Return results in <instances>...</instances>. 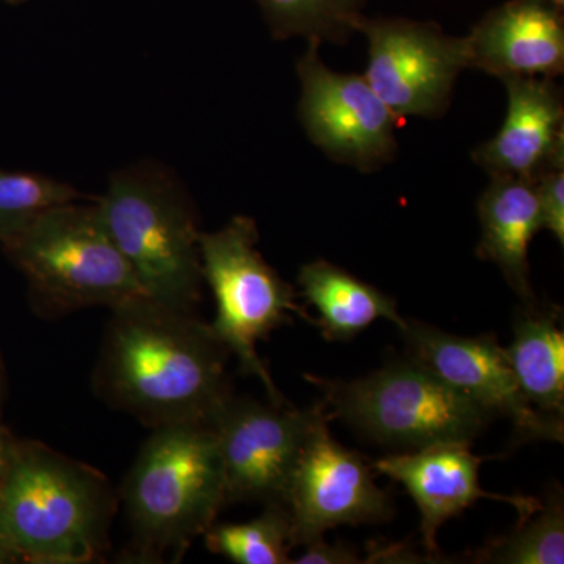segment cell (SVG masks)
Instances as JSON below:
<instances>
[{
  "instance_id": "cell-21",
  "label": "cell",
  "mask_w": 564,
  "mask_h": 564,
  "mask_svg": "<svg viewBox=\"0 0 564 564\" xmlns=\"http://www.w3.org/2000/svg\"><path fill=\"white\" fill-rule=\"evenodd\" d=\"M259 518L245 524H214L204 533L212 554L239 564L292 563V521L282 505H265Z\"/></svg>"
},
{
  "instance_id": "cell-18",
  "label": "cell",
  "mask_w": 564,
  "mask_h": 564,
  "mask_svg": "<svg viewBox=\"0 0 564 564\" xmlns=\"http://www.w3.org/2000/svg\"><path fill=\"white\" fill-rule=\"evenodd\" d=\"M299 285L321 314L315 325L328 340H350L380 318L395 323L399 329L406 322L391 296L322 259L302 267Z\"/></svg>"
},
{
  "instance_id": "cell-2",
  "label": "cell",
  "mask_w": 564,
  "mask_h": 564,
  "mask_svg": "<svg viewBox=\"0 0 564 564\" xmlns=\"http://www.w3.org/2000/svg\"><path fill=\"white\" fill-rule=\"evenodd\" d=\"M118 500L106 475L41 443L17 444L0 480V538L22 562L90 564Z\"/></svg>"
},
{
  "instance_id": "cell-26",
  "label": "cell",
  "mask_w": 564,
  "mask_h": 564,
  "mask_svg": "<svg viewBox=\"0 0 564 564\" xmlns=\"http://www.w3.org/2000/svg\"><path fill=\"white\" fill-rule=\"evenodd\" d=\"M20 562L18 555L9 547V544L0 538V564Z\"/></svg>"
},
{
  "instance_id": "cell-17",
  "label": "cell",
  "mask_w": 564,
  "mask_h": 564,
  "mask_svg": "<svg viewBox=\"0 0 564 564\" xmlns=\"http://www.w3.org/2000/svg\"><path fill=\"white\" fill-rule=\"evenodd\" d=\"M562 307L534 302L516 314L508 361L522 392L536 410L564 415V332Z\"/></svg>"
},
{
  "instance_id": "cell-28",
  "label": "cell",
  "mask_w": 564,
  "mask_h": 564,
  "mask_svg": "<svg viewBox=\"0 0 564 564\" xmlns=\"http://www.w3.org/2000/svg\"><path fill=\"white\" fill-rule=\"evenodd\" d=\"M6 2H9V3H22V2H28V0H6Z\"/></svg>"
},
{
  "instance_id": "cell-1",
  "label": "cell",
  "mask_w": 564,
  "mask_h": 564,
  "mask_svg": "<svg viewBox=\"0 0 564 564\" xmlns=\"http://www.w3.org/2000/svg\"><path fill=\"white\" fill-rule=\"evenodd\" d=\"M229 356L196 313L141 295L111 310L93 381L110 406L152 430L210 425L232 397Z\"/></svg>"
},
{
  "instance_id": "cell-6",
  "label": "cell",
  "mask_w": 564,
  "mask_h": 564,
  "mask_svg": "<svg viewBox=\"0 0 564 564\" xmlns=\"http://www.w3.org/2000/svg\"><path fill=\"white\" fill-rule=\"evenodd\" d=\"M304 378L321 389L332 417L392 447L419 451L441 443L470 444L494 419L410 358L359 380Z\"/></svg>"
},
{
  "instance_id": "cell-22",
  "label": "cell",
  "mask_w": 564,
  "mask_h": 564,
  "mask_svg": "<svg viewBox=\"0 0 564 564\" xmlns=\"http://www.w3.org/2000/svg\"><path fill=\"white\" fill-rule=\"evenodd\" d=\"M90 199L95 198L44 174L0 170V243L52 207Z\"/></svg>"
},
{
  "instance_id": "cell-20",
  "label": "cell",
  "mask_w": 564,
  "mask_h": 564,
  "mask_svg": "<svg viewBox=\"0 0 564 564\" xmlns=\"http://www.w3.org/2000/svg\"><path fill=\"white\" fill-rule=\"evenodd\" d=\"M473 563L492 564H563L564 563V497L560 486L547 496L544 507L513 533L497 538L478 549Z\"/></svg>"
},
{
  "instance_id": "cell-4",
  "label": "cell",
  "mask_w": 564,
  "mask_h": 564,
  "mask_svg": "<svg viewBox=\"0 0 564 564\" xmlns=\"http://www.w3.org/2000/svg\"><path fill=\"white\" fill-rule=\"evenodd\" d=\"M96 204L144 295L196 313L204 282L202 231L180 182L161 166H129L110 177Z\"/></svg>"
},
{
  "instance_id": "cell-15",
  "label": "cell",
  "mask_w": 564,
  "mask_h": 564,
  "mask_svg": "<svg viewBox=\"0 0 564 564\" xmlns=\"http://www.w3.org/2000/svg\"><path fill=\"white\" fill-rule=\"evenodd\" d=\"M466 41L469 68L497 79L547 77L564 70L562 9L549 0H510L489 11Z\"/></svg>"
},
{
  "instance_id": "cell-16",
  "label": "cell",
  "mask_w": 564,
  "mask_h": 564,
  "mask_svg": "<svg viewBox=\"0 0 564 564\" xmlns=\"http://www.w3.org/2000/svg\"><path fill=\"white\" fill-rule=\"evenodd\" d=\"M478 199L481 237L477 256L496 263L522 303L536 302L530 282L529 245L541 231L533 181L491 177Z\"/></svg>"
},
{
  "instance_id": "cell-14",
  "label": "cell",
  "mask_w": 564,
  "mask_h": 564,
  "mask_svg": "<svg viewBox=\"0 0 564 564\" xmlns=\"http://www.w3.org/2000/svg\"><path fill=\"white\" fill-rule=\"evenodd\" d=\"M507 87V117L494 139L478 144L473 161L491 177L534 181L564 165L562 88L547 77H513Z\"/></svg>"
},
{
  "instance_id": "cell-12",
  "label": "cell",
  "mask_w": 564,
  "mask_h": 564,
  "mask_svg": "<svg viewBox=\"0 0 564 564\" xmlns=\"http://www.w3.org/2000/svg\"><path fill=\"white\" fill-rule=\"evenodd\" d=\"M400 332L411 361L480 404L494 417L508 419L519 443H563V419L543 413L529 402L496 334L455 336L417 321L404 322Z\"/></svg>"
},
{
  "instance_id": "cell-27",
  "label": "cell",
  "mask_w": 564,
  "mask_h": 564,
  "mask_svg": "<svg viewBox=\"0 0 564 564\" xmlns=\"http://www.w3.org/2000/svg\"><path fill=\"white\" fill-rule=\"evenodd\" d=\"M549 2L554 3V6L558 7V9H563L564 0H549Z\"/></svg>"
},
{
  "instance_id": "cell-13",
  "label": "cell",
  "mask_w": 564,
  "mask_h": 564,
  "mask_svg": "<svg viewBox=\"0 0 564 564\" xmlns=\"http://www.w3.org/2000/svg\"><path fill=\"white\" fill-rule=\"evenodd\" d=\"M469 443H441L386 456L373 469L402 484L421 511L423 544L436 554V534L448 519L462 514L481 499L513 505L519 519L525 521L541 508L540 500L525 496H500L481 489L480 466L484 459L470 452ZM519 521V522H521Z\"/></svg>"
},
{
  "instance_id": "cell-19",
  "label": "cell",
  "mask_w": 564,
  "mask_h": 564,
  "mask_svg": "<svg viewBox=\"0 0 564 564\" xmlns=\"http://www.w3.org/2000/svg\"><path fill=\"white\" fill-rule=\"evenodd\" d=\"M274 40L347 43L369 0H256Z\"/></svg>"
},
{
  "instance_id": "cell-9",
  "label": "cell",
  "mask_w": 564,
  "mask_h": 564,
  "mask_svg": "<svg viewBox=\"0 0 564 564\" xmlns=\"http://www.w3.org/2000/svg\"><path fill=\"white\" fill-rule=\"evenodd\" d=\"M310 41L296 63L302 84L299 118L307 139L332 161L362 173L395 159L399 118L372 90L366 77L329 69Z\"/></svg>"
},
{
  "instance_id": "cell-25",
  "label": "cell",
  "mask_w": 564,
  "mask_h": 564,
  "mask_svg": "<svg viewBox=\"0 0 564 564\" xmlns=\"http://www.w3.org/2000/svg\"><path fill=\"white\" fill-rule=\"evenodd\" d=\"M14 447H17V444L11 443L7 433L0 429V480H2L3 474L7 473V469H9Z\"/></svg>"
},
{
  "instance_id": "cell-24",
  "label": "cell",
  "mask_w": 564,
  "mask_h": 564,
  "mask_svg": "<svg viewBox=\"0 0 564 564\" xmlns=\"http://www.w3.org/2000/svg\"><path fill=\"white\" fill-rule=\"evenodd\" d=\"M306 551L292 563L296 564H356L362 563L358 552L347 544H328L325 540L304 545Z\"/></svg>"
},
{
  "instance_id": "cell-23",
  "label": "cell",
  "mask_w": 564,
  "mask_h": 564,
  "mask_svg": "<svg viewBox=\"0 0 564 564\" xmlns=\"http://www.w3.org/2000/svg\"><path fill=\"white\" fill-rule=\"evenodd\" d=\"M541 229L564 245V165L554 166L534 180Z\"/></svg>"
},
{
  "instance_id": "cell-8",
  "label": "cell",
  "mask_w": 564,
  "mask_h": 564,
  "mask_svg": "<svg viewBox=\"0 0 564 564\" xmlns=\"http://www.w3.org/2000/svg\"><path fill=\"white\" fill-rule=\"evenodd\" d=\"M355 32L369 44L364 77L399 120L443 117L456 79L469 68L464 36L447 35L433 22L364 14Z\"/></svg>"
},
{
  "instance_id": "cell-7",
  "label": "cell",
  "mask_w": 564,
  "mask_h": 564,
  "mask_svg": "<svg viewBox=\"0 0 564 564\" xmlns=\"http://www.w3.org/2000/svg\"><path fill=\"white\" fill-rule=\"evenodd\" d=\"M258 242V225L245 215H237L218 231L199 234L203 280L217 303V315L209 325L229 355L236 356L242 373L258 377L270 402L282 404L285 399L259 356L258 344L273 329L292 323L293 314L315 322L295 302V289L262 258Z\"/></svg>"
},
{
  "instance_id": "cell-10",
  "label": "cell",
  "mask_w": 564,
  "mask_h": 564,
  "mask_svg": "<svg viewBox=\"0 0 564 564\" xmlns=\"http://www.w3.org/2000/svg\"><path fill=\"white\" fill-rule=\"evenodd\" d=\"M325 402L306 410L231 399L210 426L217 436L226 505H282L300 451Z\"/></svg>"
},
{
  "instance_id": "cell-5",
  "label": "cell",
  "mask_w": 564,
  "mask_h": 564,
  "mask_svg": "<svg viewBox=\"0 0 564 564\" xmlns=\"http://www.w3.org/2000/svg\"><path fill=\"white\" fill-rule=\"evenodd\" d=\"M2 245L47 317L96 306L113 310L144 295L96 199L52 207Z\"/></svg>"
},
{
  "instance_id": "cell-3",
  "label": "cell",
  "mask_w": 564,
  "mask_h": 564,
  "mask_svg": "<svg viewBox=\"0 0 564 564\" xmlns=\"http://www.w3.org/2000/svg\"><path fill=\"white\" fill-rule=\"evenodd\" d=\"M139 562L181 560L226 507L217 436L207 423L154 429L121 491Z\"/></svg>"
},
{
  "instance_id": "cell-11",
  "label": "cell",
  "mask_w": 564,
  "mask_h": 564,
  "mask_svg": "<svg viewBox=\"0 0 564 564\" xmlns=\"http://www.w3.org/2000/svg\"><path fill=\"white\" fill-rule=\"evenodd\" d=\"M329 419L325 404L307 433L285 491L295 547L322 540L336 527L381 522L392 514L388 496L375 485L364 456L329 434Z\"/></svg>"
}]
</instances>
